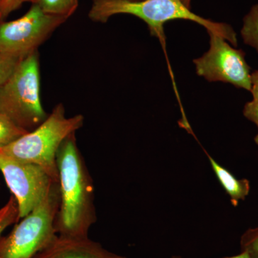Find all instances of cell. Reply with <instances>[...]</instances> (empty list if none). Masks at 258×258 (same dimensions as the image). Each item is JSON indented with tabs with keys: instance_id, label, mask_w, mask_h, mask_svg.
Here are the masks:
<instances>
[{
	"instance_id": "8fae6325",
	"label": "cell",
	"mask_w": 258,
	"mask_h": 258,
	"mask_svg": "<svg viewBox=\"0 0 258 258\" xmlns=\"http://www.w3.org/2000/svg\"><path fill=\"white\" fill-rule=\"evenodd\" d=\"M47 14L70 18L79 5V0H30Z\"/></svg>"
},
{
	"instance_id": "7a4b0ae2",
	"label": "cell",
	"mask_w": 258,
	"mask_h": 258,
	"mask_svg": "<svg viewBox=\"0 0 258 258\" xmlns=\"http://www.w3.org/2000/svg\"><path fill=\"white\" fill-rule=\"evenodd\" d=\"M134 15L143 20L153 36L165 45L164 25L171 20H189L202 25L207 31L213 32L237 45V34L230 25L216 23L192 13L181 0H92L88 17L93 21L105 23L113 15Z\"/></svg>"
},
{
	"instance_id": "d6986e66",
	"label": "cell",
	"mask_w": 258,
	"mask_h": 258,
	"mask_svg": "<svg viewBox=\"0 0 258 258\" xmlns=\"http://www.w3.org/2000/svg\"><path fill=\"white\" fill-rule=\"evenodd\" d=\"M172 258H180L179 257H173ZM223 258H252L247 252L242 251L240 254H237V255L232 256V257H227Z\"/></svg>"
},
{
	"instance_id": "4fadbf2b",
	"label": "cell",
	"mask_w": 258,
	"mask_h": 258,
	"mask_svg": "<svg viewBox=\"0 0 258 258\" xmlns=\"http://www.w3.org/2000/svg\"><path fill=\"white\" fill-rule=\"evenodd\" d=\"M28 133L20 128L6 115L0 113V149L13 143Z\"/></svg>"
},
{
	"instance_id": "7c38bea8",
	"label": "cell",
	"mask_w": 258,
	"mask_h": 258,
	"mask_svg": "<svg viewBox=\"0 0 258 258\" xmlns=\"http://www.w3.org/2000/svg\"><path fill=\"white\" fill-rule=\"evenodd\" d=\"M240 32L244 43L258 52V5H253L244 16Z\"/></svg>"
},
{
	"instance_id": "7402d4cb",
	"label": "cell",
	"mask_w": 258,
	"mask_h": 258,
	"mask_svg": "<svg viewBox=\"0 0 258 258\" xmlns=\"http://www.w3.org/2000/svg\"><path fill=\"white\" fill-rule=\"evenodd\" d=\"M0 6H1V0H0ZM0 20H1V19H0Z\"/></svg>"
},
{
	"instance_id": "5b68a950",
	"label": "cell",
	"mask_w": 258,
	"mask_h": 258,
	"mask_svg": "<svg viewBox=\"0 0 258 258\" xmlns=\"http://www.w3.org/2000/svg\"><path fill=\"white\" fill-rule=\"evenodd\" d=\"M60 205L58 181L46 198L13 230L0 237V258H33L57 236L55 222Z\"/></svg>"
},
{
	"instance_id": "9c48e42d",
	"label": "cell",
	"mask_w": 258,
	"mask_h": 258,
	"mask_svg": "<svg viewBox=\"0 0 258 258\" xmlns=\"http://www.w3.org/2000/svg\"><path fill=\"white\" fill-rule=\"evenodd\" d=\"M87 237L57 235L33 258H124Z\"/></svg>"
},
{
	"instance_id": "ac0fdd59",
	"label": "cell",
	"mask_w": 258,
	"mask_h": 258,
	"mask_svg": "<svg viewBox=\"0 0 258 258\" xmlns=\"http://www.w3.org/2000/svg\"><path fill=\"white\" fill-rule=\"evenodd\" d=\"M30 0H1L0 6V19L6 18L10 14L18 10L20 7Z\"/></svg>"
},
{
	"instance_id": "9a60e30c",
	"label": "cell",
	"mask_w": 258,
	"mask_h": 258,
	"mask_svg": "<svg viewBox=\"0 0 258 258\" xmlns=\"http://www.w3.org/2000/svg\"><path fill=\"white\" fill-rule=\"evenodd\" d=\"M20 220L18 203L12 195L8 203L0 209V237L8 227Z\"/></svg>"
},
{
	"instance_id": "2e32d148",
	"label": "cell",
	"mask_w": 258,
	"mask_h": 258,
	"mask_svg": "<svg viewBox=\"0 0 258 258\" xmlns=\"http://www.w3.org/2000/svg\"><path fill=\"white\" fill-rule=\"evenodd\" d=\"M242 251L252 258H258V227L249 229L241 237Z\"/></svg>"
},
{
	"instance_id": "e0dca14e",
	"label": "cell",
	"mask_w": 258,
	"mask_h": 258,
	"mask_svg": "<svg viewBox=\"0 0 258 258\" xmlns=\"http://www.w3.org/2000/svg\"><path fill=\"white\" fill-rule=\"evenodd\" d=\"M18 62V60L10 58L0 52V87L13 74Z\"/></svg>"
},
{
	"instance_id": "3957f363",
	"label": "cell",
	"mask_w": 258,
	"mask_h": 258,
	"mask_svg": "<svg viewBox=\"0 0 258 258\" xmlns=\"http://www.w3.org/2000/svg\"><path fill=\"white\" fill-rule=\"evenodd\" d=\"M83 123V115L68 118L63 105L59 103L42 124L0 149V153L14 160L40 166L52 179L58 181L56 154L59 147L69 136L76 134Z\"/></svg>"
},
{
	"instance_id": "603a6c76",
	"label": "cell",
	"mask_w": 258,
	"mask_h": 258,
	"mask_svg": "<svg viewBox=\"0 0 258 258\" xmlns=\"http://www.w3.org/2000/svg\"><path fill=\"white\" fill-rule=\"evenodd\" d=\"M124 258H126V257H124Z\"/></svg>"
},
{
	"instance_id": "277c9868",
	"label": "cell",
	"mask_w": 258,
	"mask_h": 258,
	"mask_svg": "<svg viewBox=\"0 0 258 258\" xmlns=\"http://www.w3.org/2000/svg\"><path fill=\"white\" fill-rule=\"evenodd\" d=\"M0 113L27 132L37 128L48 116L40 96L37 51L19 61L13 74L0 87Z\"/></svg>"
},
{
	"instance_id": "5bb4252c",
	"label": "cell",
	"mask_w": 258,
	"mask_h": 258,
	"mask_svg": "<svg viewBox=\"0 0 258 258\" xmlns=\"http://www.w3.org/2000/svg\"><path fill=\"white\" fill-rule=\"evenodd\" d=\"M251 82L252 87L250 92L252 95V99L244 105L243 115L257 126V134L254 137V142L258 146V70L251 74Z\"/></svg>"
},
{
	"instance_id": "ba28073f",
	"label": "cell",
	"mask_w": 258,
	"mask_h": 258,
	"mask_svg": "<svg viewBox=\"0 0 258 258\" xmlns=\"http://www.w3.org/2000/svg\"><path fill=\"white\" fill-rule=\"evenodd\" d=\"M0 171L16 199L20 220L46 198L56 182L40 166L20 162L0 153Z\"/></svg>"
},
{
	"instance_id": "30bf717a",
	"label": "cell",
	"mask_w": 258,
	"mask_h": 258,
	"mask_svg": "<svg viewBox=\"0 0 258 258\" xmlns=\"http://www.w3.org/2000/svg\"><path fill=\"white\" fill-rule=\"evenodd\" d=\"M215 175L230 198L231 203L237 207L240 201H243L250 191V183L247 179H238L230 171L220 165L215 159L205 152Z\"/></svg>"
},
{
	"instance_id": "52a82bcc",
	"label": "cell",
	"mask_w": 258,
	"mask_h": 258,
	"mask_svg": "<svg viewBox=\"0 0 258 258\" xmlns=\"http://www.w3.org/2000/svg\"><path fill=\"white\" fill-rule=\"evenodd\" d=\"M208 32L210 49L202 57L194 60L197 74L210 82L230 83L236 88L250 92L252 74L244 51L231 46L220 35Z\"/></svg>"
},
{
	"instance_id": "ffe728a7",
	"label": "cell",
	"mask_w": 258,
	"mask_h": 258,
	"mask_svg": "<svg viewBox=\"0 0 258 258\" xmlns=\"http://www.w3.org/2000/svg\"><path fill=\"white\" fill-rule=\"evenodd\" d=\"M184 3V4L190 8V5H191V0H181Z\"/></svg>"
},
{
	"instance_id": "44dd1931",
	"label": "cell",
	"mask_w": 258,
	"mask_h": 258,
	"mask_svg": "<svg viewBox=\"0 0 258 258\" xmlns=\"http://www.w3.org/2000/svg\"><path fill=\"white\" fill-rule=\"evenodd\" d=\"M130 1H139V0H130Z\"/></svg>"
},
{
	"instance_id": "6da1fadb",
	"label": "cell",
	"mask_w": 258,
	"mask_h": 258,
	"mask_svg": "<svg viewBox=\"0 0 258 258\" xmlns=\"http://www.w3.org/2000/svg\"><path fill=\"white\" fill-rule=\"evenodd\" d=\"M60 205L56 215L57 235L87 237L97 220L94 186L80 152L76 134L69 136L56 154Z\"/></svg>"
},
{
	"instance_id": "8992f818",
	"label": "cell",
	"mask_w": 258,
	"mask_h": 258,
	"mask_svg": "<svg viewBox=\"0 0 258 258\" xmlns=\"http://www.w3.org/2000/svg\"><path fill=\"white\" fill-rule=\"evenodd\" d=\"M69 18L47 14L37 5L21 18L0 23V52L20 61L37 47Z\"/></svg>"
}]
</instances>
